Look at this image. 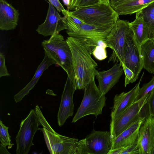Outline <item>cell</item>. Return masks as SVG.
Segmentation results:
<instances>
[{
  "mask_svg": "<svg viewBox=\"0 0 154 154\" xmlns=\"http://www.w3.org/2000/svg\"><path fill=\"white\" fill-rule=\"evenodd\" d=\"M66 40L72 52L76 89H84L94 80L97 64L86 48L78 40L69 36Z\"/></svg>",
  "mask_w": 154,
  "mask_h": 154,
  "instance_id": "cell-1",
  "label": "cell"
},
{
  "mask_svg": "<svg viewBox=\"0 0 154 154\" xmlns=\"http://www.w3.org/2000/svg\"><path fill=\"white\" fill-rule=\"evenodd\" d=\"M42 45L45 53L66 71L67 77L75 87L72 52L63 36L59 33L54 34L49 39L43 41Z\"/></svg>",
  "mask_w": 154,
  "mask_h": 154,
  "instance_id": "cell-2",
  "label": "cell"
},
{
  "mask_svg": "<svg viewBox=\"0 0 154 154\" xmlns=\"http://www.w3.org/2000/svg\"><path fill=\"white\" fill-rule=\"evenodd\" d=\"M114 25L102 26L86 23L78 25L71 23L68 26L66 32L69 36L79 41L91 55L99 41L106 42Z\"/></svg>",
  "mask_w": 154,
  "mask_h": 154,
  "instance_id": "cell-3",
  "label": "cell"
},
{
  "mask_svg": "<svg viewBox=\"0 0 154 154\" xmlns=\"http://www.w3.org/2000/svg\"><path fill=\"white\" fill-rule=\"evenodd\" d=\"M43 134L47 147L52 154H89L86 139L79 140L54 133L45 128H39Z\"/></svg>",
  "mask_w": 154,
  "mask_h": 154,
  "instance_id": "cell-4",
  "label": "cell"
},
{
  "mask_svg": "<svg viewBox=\"0 0 154 154\" xmlns=\"http://www.w3.org/2000/svg\"><path fill=\"white\" fill-rule=\"evenodd\" d=\"M69 12L86 23L100 26H113L119 19V15L110 5L99 3Z\"/></svg>",
  "mask_w": 154,
  "mask_h": 154,
  "instance_id": "cell-5",
  "label": "cell"
},
{
  "mask_svg": "<svg viewBox=\"0 0 154 154\" xmlns=\"http://www.w3.org/2000/svg\"><path fill=\"white\" fill-rule=\"evenodd\" d=\"M84 89L83 99L72 122L75 123L89 115H93L97 118L98 115L102 114L103 109L105 105V94L100 90L94 80L87 85Z\"/></svg>",
  "mask_w": 154,
  "mask_h": 154,
  "instance_id": "cell-6",
  "label": "cell"
},
{
  "mask_svg": "<svg viewBox=\"0 0 154 154\" xmlns=\"http://www.w3.org/2000/svg\"><path fill=\"white\" fill-rule=\"evenodd\" d=\"M150 92L135 101L118 117L111 119L110 129L112 139H114L139 119H145L142 111L145 110Z\"/></svg>",
  "mask_w": 154,
  "mask_h": 154,
  "instance_id": "cell-7",
  "label": "cell"
},
{
  "mask_svg": "<svg viewBox=\"0 0 154 154\" xmlns=\"http://www.w3.org/2000/svg\"><path fill=\"white\" fill-rule=\"evenodd\" d=\"M130 29L129 22L127 20L119 19L115 23L106 41L107 47L112 51L108 62L124 63L125 38Z\"/></svg>",
  "mask_w": 154,
  "mask_h": 154,
  "instance_id": "cell-8",
  "label": "cell"
},
{
  "mask_svg": "<svg viewBox=\"0 0 154 154\" xmlns=\"http://www.w3.org/2000/svg\"><path fill=\"white\" fill-rule=\"evenodd\" d=\"M41 125L35 110L31 109L27 116L21 121L16 138L17 154H28L32 146L34 136Z\"/></svg>",
  "mask_w": 154,
  "mask_h": 154,
  "instance_id": "cell-9",
  "label": "cell"
},
{
  "mask_svg": "<svg viewBox=\"0 0 154 154\" xmlns=\"http://www.w3.org/2000/svg\"><path fill=\"white\" fill-rule=\"evenodd\" d=\"M123 64L134 72L136 81L143 68L140 49L131 28L125 38Z\"/></svg>",
  "mask_w": 154,
  "mask_h": 154,
  "instance_id": "cell-10",
  "label": "cell"
},
{
  "mask_svg": "<svg viewBox=\"0 0 154 154\" xmlns=\"http://www.w3.org/2000/svg\"><path fill=\"white\" fill-rule=\"evenodd\" d=\"M67 28L63 17L60 15L58 11L50 3L45 20L38 25L36 31L44 36H51Z\"/></svg>",
  "mask_w": 154,
  "mask_h": 154,
  "instance_id": "cell-11",
  "label": "cell"
},
{
  "mask_svg": "<svg viewBox=\"0 0 154 154\" xmlns=\"http://www.w3.org/2000/svg\"><path fill=\"white\" fill-rule=\"evenodd\" d=\"M85 139L89 154H108L111 149L112 142L110 131L93 130Z\"/></svg>",
  "mask_w": 154,
  "mask_h": 154,
  "instance_id": "cell-12",
  "label": "cell"
},
{
  "mask_svg": "<svg viewBox=\"0 0 154 154\" xmlns=\"http://www.w3.org/2000/svg\"><path fill=\"white\" fill-rule=\"evenodd\" d=\"M137 144L139 154H154V116L148 115L141 125Z\"/></svg>",
  "mask_w": 154,
  "mask_h": 154,
  "instance_id": "cell-13",
  "label": "cell"
},
{
  "mask_svg": "<svg viewBox=\"0 0 154 154\" xmlns=\"http://www.w3.org/2000/svg\"><path fill=\"white\" fill-rule=\"evenodd\" d=\"M76 90L71 79L67 77L62 94L57 113L58 123L60 127L64 124L69 117L73 115L74 106L73 98Z\"/></svg>",
  "mask_w": 154,
  "mask_h": 154,
  "instance_id": "cell-14",
  "label": "cell"
},
{
  "mask_svg": "<svg viewBox=\"0 0 154 154\" xmlns=\"http://www.w3.org/2000/svg\"><path fill=\"white\" fill-rule=\"evenodd\" d=\"M143 75L144 72L139 82L129 91L127 92H123L115 96L110 115L111 119L118 117L135 101L140 88V83Z\"/></svg>",
  "mask_w": 154,
  "mask_h": 154,
  "instance_id": "cell-15",
  "label": "cell"
},
{
  "mask_svg": "<svg viewBox=\"0 0 154 154\" xmlns=\"http://www.w3.org/2000/svg\"><path fill=\"white\" fill-rule=\"evenodd\" d=\"M123 72L122 64L118 63L107 70L97 71L95 76L101 91L105 94L108 93L119 81Z\"/></svg>",
  "mask_w": 154,
  "mask_h": 154,
  "instance_id": "cell-16",
  "label": "cell"
},
{
  "mask_svg": "<svg viewBox=\"0 0 154 154\" xmlns=\"http://www.w3.org/2000/svg\"><path fill=\"white\" fill-rule=\"evenodd\" d=\"M154 2V0H110V5L120 15L136 13Z\"/></svg>",
  "mask_w": 154,
  "mask_h": 154,
  "instance_id": "cell-17",
  "label": "cell"
},
{
  "mask_svg": "<svg viewBox=\"0 0 154 154\" xmlns=\"http://www.w3.org/2000/svg\"><path fill=\"white\" fill-rule=\"evenodd\" d=\"M145 119L138 120L116 138L112 139L111 150L137 143L140 127Z\"/></svg>",
  "mask_w": 154,
  "mask_h": 154,
  "instance_id": "cell-18",
  "label": "cell"
},
{
  "mask_svg": "<svg viewBox=\"0 0 154 154\" xmlns=\"http://www.w3.org/2000/svg\"><path fill=\"white\" fill-rule=\"evenodd\" d=\"M19 11L5 0H0V29L8 31L17 26Z\"/></svg>",
  "mask_w": 154,
  "mask_h": 154,
  "instance_id": "cell-19",
  "label": "cell"
},
{
  "mask_svg": "<svg viewBox=\"0 0 154 154\" xmlns=\"http://www.w3.org/2000/svg\"><path fill=\"white\" fill-rule=\"evenodd\" d=\"M56 64V62L45 53L44 57L38 66L37 70L30 81L14 97V100L17 103L27 95L37 83L39 78L44 71L51 65Z\"/></svg>",
  "mask_w": 154,
  "mask_h": 154,
  "instance_id": "cell-20",
  "label": "cell"
},
{
  "mask_svg": "<svg viewBox=\"0 0 154 154\" xmlns=\"http://www.w3.org/2000/svg\"><path fill=\"white\" fill-rule=\"evenodd\" d=\"M129 25L140 49L141 45L149 38L148 27L143 16L139 12L136 13L135 19L133 21L129 22Z\"/></svg>",
  "mask_w": 154,
  "mask_h": 154,
  "instance_id": "cell-21",
  "label": "cell"
},
{
  "mask_svg": "<svg viewBox=\"0 0 154 154\" xmlns=\"http://www.w3.org/2000/svg\"><path fill=\"white\" fill-rule=\"evenodd\" d=\"M143 68L150 73H154V39H149L140 47Z\"/></svg>",
  "mask_w": 154,
  "mask_h": 154,
  "instance_id": "cell-22",
  "label": "cell"
},
{
  "mask_svg": "<svg viewBox=\"0 0 154 154\" xmlns=\"http://www.w3.org/2000/svg\"><path fill=\"white\" fill-rule=\"evenodd\" d=\"M8 127L5 126L2 122L0 120V144L6 147L8 146V148L10 149L12 147L14 144L11 143V137L8 133Z\"/></svg>",
  "mask_w": 154,
  "mask_h": 154,
  "instance_id": "cell-23",
  "label": "cell"
},
{
  "mask_svg": "<svg viewBox=\"0 0 154 154\" xmlns=\"http://www.w3.org/2000/svg\"><path fill=\"white\" fill-rule=\"evenodd\" d=\"M107 47L106 42L103 41H99L93 50L92 54L99 60H103L107 57L106 48Z\"/></svg>",
  "mask_w": 154,
  "mask_h": 154,
  "instance_id": "cell-24",
  "label": "cell"
},
{
  "mask_svg": "<svg viewBox=\"0 0 154 154\" xmlns=\"http://www.w3.org/2000/svg\"><path fill=\"white\" fill-rule=\"evenodd\" d=\"M139 12L143 16L148 27L149 39H152L154 35V14L148 13L142 10Z\"/></svg>",
  "mask_w": 154,
  "mask_h": 154,
  "instance_id": "cell-25",
  "label": "cell"
},
{
  "mask_svg": "<svg viewBox=\"0 0 154 154\" xmlns=\"http://www.w3.org/2000/svg\"><path fill=\"white\" fill-rule=\"evenodd\" d=\"M98 3V0H75L69 10L74 11L81 8L93 5Z\"/></svg>",
  "mask_w": 154,
  "mask_h": 154,
  "instance_id": "cell-26",
  "label": "cell"
},
{
  "mask_svg": "<svg viewBox=\"0 0 154 154\" xmlns=\"http://www.w3.org/2000/svg\"><path fill=\"white\" fill-rule=\"evenodd\" d=\"M153 74L151 80L148 83L144 84L142 88H140L135 101L149 93L154 88V73Z\"/></svg>",
  "mask_w": 154,
  "mask_h": 154,
  "instance_id": "cell-27",
  "label": "cell"
},
{
  "mask_svg": "<svg viewBox=\"0 0 154 154\" xmlns=\"http://www.w3.org/2000/svg\"><path fill=\"white\" fill-rule=\"evenodd\" d=\"M35 112L41 123V125L43 127V128L54 133H57L53 130L47 122L39 106L37 105L35 107Z\"/></svg>",
  "mask_w": 154,
  "mask_h": 154,
  "instance_id": "cell-28",
  "label": "cell"
},
{
  "mask_svg": "<svg viewBox=\"0 0 154 154\" xmlns=\"http://www.w3.org/2000/svg\"><path fill=\"white\" fill-rule=\"evenodd\" d=\"M122 65L125 75V87L127 85L135 81V75L134 72L124 64L122 63Z\"/></svg>",
  "mask_w": 154,
  "mask_h": 154,
  "instance_id": "cell-29",
  "label": "cell"
},
{
  "mask_svg": "<svg viewBox=\"0 0 154 154\" xmlns=\"http://www.w3.org/2000/svg\"><path fill=\"white\" fill-rule=\"evenodd\" d=\"M9 73L5 63L4 55L2 52L0 53V77L2 76H9Z\"/></svg>",
  "mask_w": 154,
  "mask_h": 154,
  "instance_id": "cell-30",
  "label": "cell"
},
{
  "mask_svg": "<svg viewBox=\"0 0 154 154\" xmlns=\"http://www.w3.org/2000/svg\"><path fill=\"white\" fill-rule=\"evenodd\" d=\"M146 104L148 107V115L154 116V88L150 92Z\"/></svg>",
  "mask_w": 154,
  "mask_h": 154,
  "instance_id": "cell-31",
  "label": "cell"
},
{
  "mask_svg": "<svg viewBox=\"0 0 154 154\" xmlns=\"http://www.w3.org/2000/svg\"><path fill=\"white\" fill-rule=\"evenodd\" d=\"M51 3L59 12L65 11V9L59 0H48Z\"/></svg>",
  "mask_w": 154,
  "mask_h": 154,
  "instance_id": "cell-32",
  "label": "cell"
},
{
  "mask_svg": "<svg viewBox=\"0 0 154 154\" xmlns=\"http://www.w3.org/2000/svg\"><path fill=\"white\" fill-rule=\"evenodd\" d=\"M67 12L68 15L75 24L80 25L85 23V22L82 20L69 13L68 10H67Z\"/></svg>",
  "mask_w": 154,
  "mask_h": 154,
  "instance_id": "cell-33",
  "label": "cell"
},
{
  "mask_svg": "<svg viewBox=\"0 0 154 154\" xmlns=\"http://www.w3.org/2000/svg\"><path fill=\"white\" fill-rule=\"evenodd\" d=\"M148 13L154 14V2L142 10Z\"/></svg>",
  "mask_w": 154,
  "mask_h": 154,
  "instance_id": "cell-34",
  "label": "cell"
},
{
  "mask_svg": "<svg viewBox=\"0 0 154 154\" xmlns=\"http://www.w3.org/2000/svg\"><path fill=\"white\" fill-rule=\"evenodd\" d=\"M0 153L10 154L6 149V146H4L0 144Z\"/></svg>",
  "mask_w": 154,
  "mask_h": 154,
  "instance_id": "cell-35",
  "label": "cell"
},
{
  "mask_svg": "<svg viewBox=\"0 0 154 154\" xmlns=\"http://www.w3.org/2000/svg\"><path fill=\"white\" fill-rule=\"evenodd\" d=\"M99 3L103 4L106 5H110V0H98Z\"/></svg>",
  "mask_w": 154,
  "mask_h": 154,
  "instance_id": "cell-36",
  "label": "cell"
},
{
  "mask_svg": "<svg viewBox=\"0 0 154 154\" xmlns=\"http://www.w3.org/2000/svg\"><path fill=\"white\" fill-rule=\"evenodd\" d=\"M63 1L64 5L67 6L68 9L69 6L70 0H63Z\"/></svg>",
  "mask_w": 154,
  "mask_h": 154,
  "instance_id": "cell-37",
  "label": "cell"
},
{
  "mask_svg": "<svg viewBox=\"0 0 154 154\" xmlns=\"http://www.w3.org/2000/svg\"><path fill=\"white\" fill-rule=\"evenodd\" d=\"M75 0H70V4L69 7L67 10L69 11L70 8L72 6Z\"/></svg>",
  "mask_w": 154,
  "mask_h": 154,
  "instance_id": "cell-38",
  "label": "cell"
},
{
  "mask_svg": "<svg viewBox=\"0 0 154 154\" xmlns=\"http://www.w3.org/2000/svg\"><path fill=\"white\" fill-rule=\"evenodd\" d=\"M153 39H154V36H153Z\"/></svg>",
  "mask_w": 154,
  "mask_h": 154,
  "instance_id": "cell-39",
  "label": "cell"
}]
</instances>
